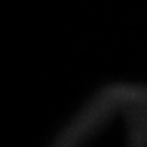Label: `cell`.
I'll return each instance as SVG.
<instances>
[{
	"instance_id": "1",
	"label": "cell",
	"mask_w": 147,
	"mask_h": 147,
	"mask_svg": "<svg viewBox=\"0 0 147 147\" xmlns=\"http://www.w3.org/2000/svg\"><path fill=\"white\" fill-rule=\"evenodd\" d=\"M128 86H110L101 91L56 138L51 147H83L124 102Z\"/></svg>"
}]
</instances>
